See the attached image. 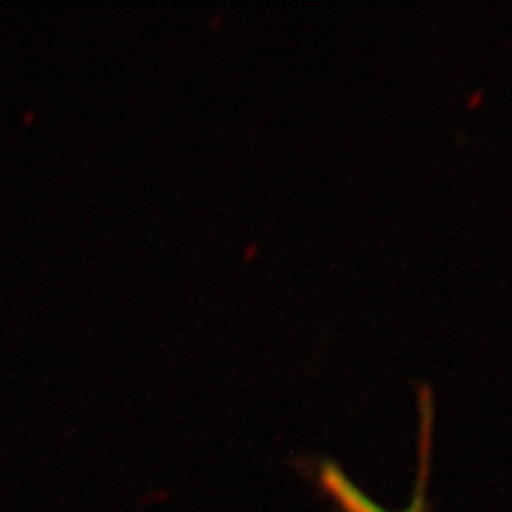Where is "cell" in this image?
Segmentation results:
<instances>
[{"label": "cell", "mask_w": 512, "mask_h": 512, "mask_svg": "<svg viewBox=\"0 0 512 512\" xmlns=\"http://www.w3.org/2000/svg\"><path fill=\"white\" fill-rule=\"evenodd\" d=\"M314 478L323 493L329 495V500L340 508V512H395L376 504L370 495H365L346 472L333 461H318ZM399 512H423L421 500H416L410 508Z\"/></svg>", "instance_id": "cell-1"}]
</instances>
